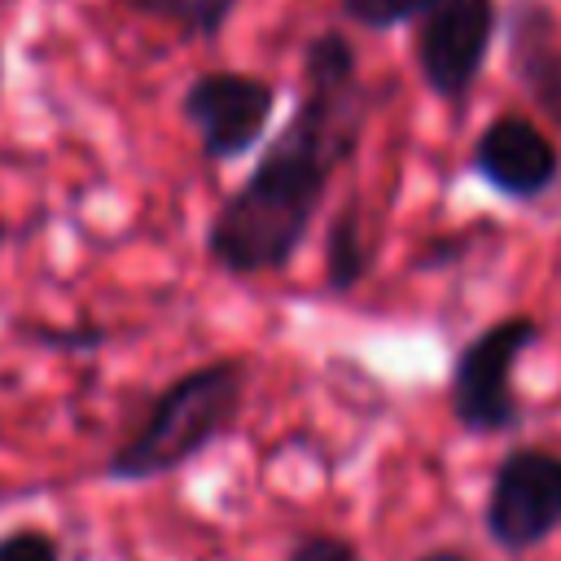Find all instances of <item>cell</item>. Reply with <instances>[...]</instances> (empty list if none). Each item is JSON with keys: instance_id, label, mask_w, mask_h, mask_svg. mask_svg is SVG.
<instances>
[{"instance_id": "cell-10", "label": "cell", "mask_w": 561, "mask_h": 561, "mask_svg": "<svg viewBox=\"0 0 561 561\" xmlns=\"http://www.w3.org/2000/svg\"><path fill=\"white\" fill-rule=\"evenodd\" d=\"M324 259H329V289L346 294V289H355V285L364 280V272H368V250H364V228H359V202H346L342 215L333 219Z\"/></svg>"}, {"instance_id": "cell-12", "label": "cell", "mask_w": 561, "mask_h": 561, "mask_svg": "<svg viewBox=\"0 0 561 561\" xmlns=\"http://www.w3.org/2000/svg\"><path fill=\"white\" fill-rule=\"evenodd\" d=\"M0 561H61V539L44 526H13L0 535Z\"/></svg>"}, {"instance_id": "cell-8", "label": "cell", "mask_w": 561, "mask_h": 561, "mask_svg": "<svg viewBox=\"0 0 561 561\" xmlns=\"http://www.w3.org/2000/svg\"><path fill=\"white\" fill-rule=\"evenodd\" d=\"M508 70L535 96V105L561 123V35L557 18L539 0H517L508 22Z\"/></svg>"}, {"instance_id": "cell-9", "label": "cell", "mask_w": 561, "mask_h": 561, "mask_svg": "<svg viewBox=\"0 0 561 561\" xmlns=\"http://www.w3.org/2000/svg\"><path fill=\"white\" fill-rule=\"evenodd\" d=\"M136 13L175 26L188 39H219L241 0H127Z\"/></svg>"}, {"instance_id": "cell-4", "label": "cell", "mask_w": 561, "mask_h": 561, "mask_svg": "<svg viewBox=\"0 0 561 561\" xmlns=\"http://www.w3.org/2000/svg\"><path fill=\"white\" fill-rule=\"evenodd\" d=\"M482 526L495 548L530 552L561 530V456L543 447H513L486 491Z\"/></svg>"}, {"instance_id": "cell-15", "label": "cell", "mask_w": 561, "mask_h": 561, "mask_svg": "<svg viewBox=\"0 0 561 561\" xmlns=\"http://www.w3.org/2000/svg\"><path fill=\"white\" fill-rule=\"evenodd\" d=\"M416 561H469L465 552H456V548H434V552H421Z\"/></svg>"}, {"instance_id": "cell-1", "label": "cell", "mask_w": 561, "mask_h": 561, "mask_svg": "<svg viewBox=\"0 0 561 561\" xmlns=\"http://www.w3.org/2000/svg\"><path fill=\"white\" fill-rule=\"evenodd\" d=\"M377 92L342 31H320L302 53V96L285 131L206 224V254L228 276L285 272L307 245L316 210L364 140Z\"/></svg>"}, {"instance_id": "cell-2", "label": "cell", "mask_w": 561, "mask_h": 561, "mask_svg": "<svg viewBox=\"0 0 561 561\" xmlns=\"http://www.w3.org/2000/svg\"><path fill=\"white\" fill-rule=\"evenodd\" d=\"M245 399V364L210 359L180 373L162 386L145 412V421L105 456L110 482H149L197 460L241 412Z\"/></svg>"}, {"instance_id": "cell-14", "label": "cell", "mask_w": 561, "mask_h": 561, "mask_svg": "<svg viewBox=\"0 0 561 561\" xmlns=\"http://www.w3.org/2000/svg\"><path fill=\"white\" fill-rule=\"evenodd\" d=\"M285 561H359V548L342 535H302Z\"/></svg>"}, {"instance_id": "cell-6", "label": "cell", "mask_w": 561, "mask_h": 561, "mask_svg": "<svg viewBox=\"0 0 561 561\" xmlns=\"http://www.w3.org/2000/svg\"><path fill=\"white\" fill-rule=\"evenodd\" d=\"M500 13L495 0H438L416 18L412 57L425 88L443 101H465L478 83Z\"/></svg>"}, {"instance_id": "cell-7", "label": "cell", "mask_w": 561, "mask_h": 561, "mask_svg": "<svg viewBox=\"0 0 561 561\" xmlns=\"http://www.w3.org/2000/svg\"><path fill=\"white\" fill-rule=\"evenodd\" d=\"M473 171L513 202L543 197L561 175V153L543 127L522 114H504L473 140Z\"/></svg>"}, {"instance_id": "cell-17", "label": "cell", "mask_w": 561, "mask_h": 561, "mask_svg": "<svg viewBox=\"0 0 561 561\" xmlns=\"http://www.w3.org/2000/svg\"><path fill=\"white\" fill-rule=\"evenodd\" d=\"M0 79H4V57H0Z\"/></svg>"}, {"instance_id": "cell-13", "label": "cell", "mask_w": 561, "mask_h": 561, "mask_svg": "<svg viewBox=\"0 0 561 561\" xmlns=\"http://www.w3.org/2000/svg\"><path fill=\"white\" fill-rule=\"evenodd\" d=\"M26 337L39 346H53V351L83 355V351H101L110 342V329H101V324H31Z\"/></svg>"}, {"instance_id": "cell-11", "label": "cell", "mask_w": 561, "mask_h": 561, "mask_svg": "<svg viewBox=\"0 0 561 561\" xmlns=\"http://www.w3.org/2000/svg\"><path fill=\"white\" fill-rule=\"evenodd\" d=\"M438 0H337L342 18H351L364 31H394L416 22L425 9H434Z\"/></svg>"}, {"instance_id": "cell-3", "label": "cell", "mask_w": 561, "mask_h": 561, "mask_svg": "<svg viewBox=\"0 0 561 561\" xmlns=\"http://www.w3.org/2000/svg\"><path fill=\"white\" fill-rule=\"evenodd\" d=\"M539 342L535 316H504L473 333L447 377V408L469 434H504L522 425V403L513 394V364Z\"/></svg>"}, {"instance_id": "cell-16", "label": "cell", "mask_w": 561, "mask_h": 561, "mask_svg": "<svg viewBox=\"0 0 561 561\" xmlns=\"http://www.w3.org/2000/svg\"><path fill=\"white\" fill-rule=\"evenodd\" d=\"M4 237H9V224L0 219V250H4Z\"/></svg>"}, {"instance_id": "cell-5", "label": "cell", "mask_w": 561, "mask_h": 561, "mask_svg": "<svg viewBox=\"0 0 561 561\" xmlns=\"http://www.w3.org/2000/svg\"><path fill=\"white\" fill-rule=\"evenodd\" d=\"M276 110V88L245 70H202L180 96L184 123L197 131L206 162H232L250 153Z\"/></svg>"}]
</instances>
